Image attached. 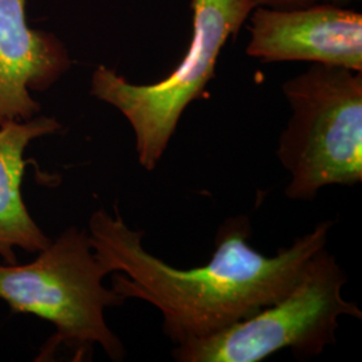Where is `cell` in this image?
<instances>
[{"mask_svg":"<svg viewBox=\"0 0 362 362\" xmlns=\"http://www.w3.org/2000/svg\"><path fill=\"white\" fill-rule=\"evenodd\" d=\"M333 221H321L290 247L264 257L250 245L251 221H223L211 260L180 270L151 254L143 231L132 230L118 208H104L89 219V239L112 288L125 299H141L163 315V330L176 345L215 336L288 293L308 260L326 247Z\"/></svg>","mask_w":362,"mask_h":362,"instance_id":"6da1fadb","label":"cell"},{"mask_svg":"<svg viewBox=\"0 0 362 362\" xmlns=\"http://www.w3.org/2000/svg\"><path fill=\"white\" fill-rule=\"evenodd\" d=\"M251 1H252L254 7L290 8V7H299V6L313 4V3H320V1H329V3H336V4L345 6L346 3H350L351 0H251Z\"/></svg>","mask_w":362,"mask_h":362,"instance_id":"9c48e42d","label":"cell"},{"mask_svg":"<svg viewBox=\"0 0 362 362\" xmlns=\"http://www.w3.org/2000/svg\"><path fill=\"white\" fill-rule=\"evenodd\" d=\"M254 8L251 0H191L192 35L188 50L168 77L155 83H130L104 65L94 70L90 94L128 119L144 169H156L182 113L204 95L215 78L223 47L238 35Z\"/></svg>","mask_w":362,"mask_h":362,"instance_id":"277c9868","label":"cell"},{"mask_svg":"<svg viewBox=\"0 0 362 362\" xmlns=\"http://www.w3.org/2000/svg\"><path fill=\"white\" fill-rule=\"evenodd\" d=\"M346 279L324 247L279 300L215 336L176 346L172 356L180 362H259L290 349L299 358L315 357L336 344L341 317L362 318L342 296Z\"/></svg>","mask_w":362,"mask_h":362,"instance_id":"5b68a950","label":"cell"},{"mask_svg":"<svg viewBox=\"0 0 362 362\" xmlns=\"http://www.w3.org/2000/svg\"><path fill=\"white\" fill-rule=\"evenodd\" d=\"M247 22L246 54L264 64L310 62L362 71V15L320 1L299 7H255Z\"/></svg>","mask_w":362,"mask_h":362,"instance_id":"8992f818","label":"cell"},{"mask_svg":"<svg viewBox=\"0 0 362 362\" xmlns=\"http://www.w3.org/2000/svg\"><path fill=\"white\" fill-rule=\"evenodd\" d=\"M291 109L276 156L286 196L311 200L329 185L362 180V71L313 65L282 85Z\"/></svg>","mask_w":362,"mask_h":362,"instance_id":"3957f363","label":"cell"},{"mask_svg":"<svg viewBox=\"0 0 362 362\" xmlns=\"http://www.w3.org/2000/svg\"><path fill=\"white\" fill-rule=\"evenodd\" d=\"M38 254L27 264L0 262V299L15 313L55 326L46 356L65 345L85 357L100 345L110 360H124V344L107 326L105 310L127 299L105 287L109 274L95 257L88 230L69 227Z\"/></svg>","mask_w":362,"mask_h":362,"instance_id":"7a4b0ae2","label":"cell"},{"mask_svg":"<svg viewBox=\"0 0 362 362\" xmlns=\"http://www.w3.org/2000/svg\"><path fill=\"white\" fill-rule=\"evenodd\" d=\"M61 129L62 125L47 116L0 124V258L6 263H16L15 248L40 252L52 243L28 214L23 200V155L34 140Z\"/></svg>","mask_w":362,"mask_h":362,"instance_id":"ba28073f","label":"cell"},{"mask_svg":"<svg viewBox=\"0 0 362 362\" xmlns=\"http://www.w3.org/2000/svg\"><path fill=\"white\" fill-rule=\"evenodd\" d=\"M26 3L0 0V124L37 116L31 91L50 89L71 67L61 39L28 27Z\"/></svg>","mask_w":362,"mask_h":362,"instance_id":"52a82bcc","label":"cell"}]
</instances>
